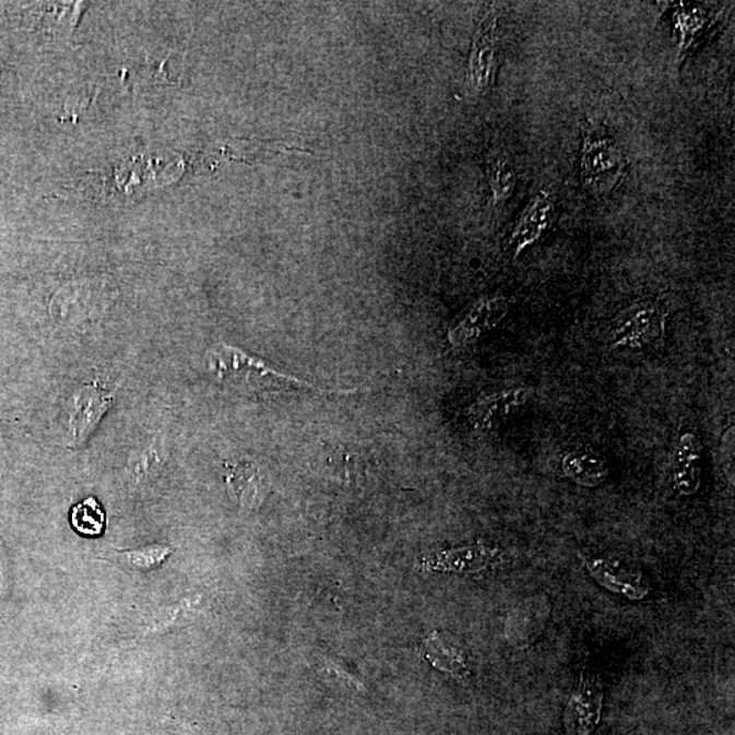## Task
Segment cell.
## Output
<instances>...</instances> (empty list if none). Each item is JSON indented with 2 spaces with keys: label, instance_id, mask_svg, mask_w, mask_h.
Here are the masks:
<instances>
[{
  "label": "cell",
  "instance_id": "1",
  "mask_svg": "<svg viewBox=\"0 0 735 735\" xmlns=\"http://www.w3.org/2000/svg\"><path fill=\"white\" fill-rule=\"evenodd\" d=\"M209 369L220 381L225 384L246 389L251 392H282L309 391L320 395H349L358 390H323L320 387L298 380L293 376L276 372L259 358L246 355L236 347L221 345L209 357Z\"/></svg>",
  "mask_w": 735,
  "mask_h": 735
},
{
  "label": "cell",
  "instance_id": "2",
  "mask_svg": "<svg viewBox=\"0 0 735 735\" xmlns=\"http://www.w3.org/2000/svg\"><path fill=\"white\" fill-rule=\"evenodd\" d=\"M667 311L657 300H639L612 320L607 345L613 351L654 349L665 339Z\"/></svg>",
  "mask_w": 735,
  "mask_h": 735
},
{
  "label": "cell",
  "instance_id": "3",
  "mask_svg": "<svg viewBox=\"0 0 735 735\" xmlns=\"http://www.w3.org/2000/svg\"><path fill=\"white\" fill-rule=\"evenodd\" d=\"M626 159L615 140L600 127L585 125L580 151V179L591 192L613 190L626 170Z\"/></svg>",
  "mask_w": 735,
  "mask_h": 735
},
{
  "label": "cell",
  "instance_id": "4",
  "mask_svg": "<svg viewBox=\"0 0 735 735\" xmlns=\"http://www.w3.org/2000/svg\"><path fill=\"white\" fill-rule=\"evenodd\" d=\"M556 221L555 199L549 191L541 190L522 210L508 239L507 248L513 258H519L529 248L537 245L548 234Z\"/></svg>",
  "mask_w": 735,
  "mask_h": 735
},
{
  "label": "cell",
  "instance_id": "5",
  "mask_svg": "<svg viewBox=\"0 0 735 735\" xmlns=\"http://www.w3.org/2000/svg\"><path fill=\"white\" fill-rule=\"evenodd\" d=\"M604 687L601 678L590 671L580 674L578 687L569 698L564 726L568 735H589L601 721Z\"/></svg>",
  "mask_w": 735,
  "mask_h": 735
},
{
  "label": "cell",
  "instance_id": "6",
  "mask_svg": "<svg viewBox=\"0 0 735 735\" xmlns=\"http://www.w3.org/2000/svg\"><path fill=\"white\" fill-rule=\"evenodd\" d=\"M114 394L96 383L82 386L71 400L68 443L80 447L91 438L97 425L112 406Z\"/></svg>",
  "mask_w": 735,
  "mask_h": 735
},
{
  "label": "cell",
  "instance_id": "7",
  "mask_svg": "<svg viewBox=\"0 0 735 735\" xmlns=\"http://www.w3.org/2000/svg\"><path fill=\"white\" fill-rule=\"evenodd\" d=\"M508 309L510 306L505 297L481 298L451 325L449 331L451 345L458 347L477 341L507 317Z\"/></svg>",
  "mask_w": 735,
  "mask_h": 735
},
{
  "label": "cell",
  "instance_id": "8",
  "mask_svg": "<svg viewBox=\"0 0 735 735\" xmlns=\"http://www.w3.org/2000/svg\"><path fill=\"white\" fill-rule=\"evenodd\" d=\"M530 391L519 387V389L505 390L479 396L472 406L467 408V418L470 425L479 434H489L496 429L515 413L519 407L526 405Z\"/></svg>",
  "mask_w": 735,
  "mask_h": 735
},
{
  "label": "cell",
  "instance_id": "9",
  "mask_svg": "<svg viewBox=\"0 0 735 735\" xmlns=\"http://www.w3.org/2000/svg\"><path fill=\"white\" fill-rule=\"evenodd\" d=\"M552 612L548 596H530L511 612L507 621V638L510 643L524 650L545 631Z\"/></svg>",
  "mask_w": 735,
  "mask_h": 735
},
{
  "label": "cell",
  "instance_id": "10",
  "mask_svg": "<svg viewBox=\"0 0 735 735\" xmlns=\"http://www.w3.org/2000/svg\"><path fill=\"white\" fill-rule=\"evenodd\" d=\"M585 567L593 578L613 593L627 596L629 600H643L650 593V584L643 573L624 566L620 561L605 557L582 556Z\"/></svg>",
  "mask_w": 735,
  "mask_h": 735
},
{
  "label": "cell",
  "instance_id": "11",
  "mask_svg": "<svg viewBox=\"0 0 735 735\" xmlns=\"http://www.w3.org/2000/svg\"><path fill=\"white\" fill-rule=\"evenodd\" d=\"M703 447L693 432L679 436L672 457L671 479L679 496H692L701 484Z\"/></svg>",
  "mask_w": 735,
  "mask_h": 735
},
{
  "label": "cell",
  "instance_id": "12",
  "mask_svg": "<svg viewBox=\"0 0 735 735\" xmlns=\"http://www.w3.org/2000/svg\"><path fill=\"white\" fill-rule=\"evenodd\" d=\"M497 48V16L490 13L475 36L470 57V84L475 92H483L491 84Z\"/></svg>",
  "mask_w": 735,
  "mask_h": 735
},
{
  "label": "cell",
  "instance_id": "13",
  "mask_svg": "<svg viewBox=\"0 0 735 735\" xmlns=\"http://www.w3.org/2000/svg\"><path fill=\"white\" fill-rule=\"evenodd\" d=\"M226 484L232 497L245 508H257L261 505L269 489L262 469L248 461L230 464Z\"/></svg>",
  "mask_w": 735,
  "mask_h": 735
},
{
  "label": "cell",
  "instance_id": "14",
  "mask_svg": "<svg viewBox=\"0 0 735 735\" xmlns=\"http://www.w3.org/2000/svg\"><path fill=\"white\" fill-rule=\"evenodd\" d=\"M500 560L499 550L477 545L434 553L424 561V567L435 569V571L473 572L500 562Z\"/></svg>",
  "mask_w": 735,
  "mask_h": 735
},
{
  "label": "cell",
  "instance_id": "15",
  "mask_svg": "<svg viewBox=\"0 0 735 735\" xmlns=\"http://www.w3.org/2000/svg\"><path fill=\"white\" fill-rule=\"evenodd\" d=\"M561 467L569 479L585 488H595L604 484L609 475V467L604 458L590 450L567 452L562 458Z\"/></svg>",
  "mask_w": 735,
  "mask_h": 735
},
{
  "label": "cell",
  "instance_id": "16",
  "mask_svg": "<svg viewBox=\"0 0 735 735\" xmlns=\"http://www.w3.org/2000/svg\"><path fill=\"white\" fill-rule=\"evenodd\" d=\"M423 655L430 665L439 671L449 673L450 676L466 681L470 676L466 660L457 647L446 642L438 632H434L425 640Z\"/></svg>",
  "mask_w": 735,
  "mask_h": 735
},
{
  "label": "cell",
  "instance_id": "17",
  "mask_svg": "<svg viewBox=\"0 0 735 735\" xmlns=\"http://www.w3.org/2000/svg\"><path fill=\"white\" fill-rule=\"evenodd\" d=\"M674 33L677 38L678 58L688 54L696 43V38L703 35L707 26L712 24L711 16L699 8L679 5L673 15Z\"/></svg>",
  "mask_w": 735,
  "mask_h": 735
},
{
  "label": "cell",
  "instance_id": "18",
  "mask_svg": "<svg viewBox=\"0 0 735 735\" xmlns=\"http://www.w3.org/2000/svg\"><path fill=\"white\" fill-rule=\"evenodd\" d=\"M70 523L76 533L96 538L105 532V512L96 497H87L71 508Z\"/></svg>",
  "mask_w": 735,
  "mask_h": 735
},
{
  "label": "cell",
  "instance_id": "19",
  "mask_svg": "<svg viewBox=\"0 0 735 735\" xmlns=\"http://www.w3.org/2000/svg\"><path fill=\"white\" fill-rule=\"evenodd\" d=\"M491 197L497 206L505 204L515 191L518 176L515 167L506 156H497L491 159L488 168Z\"/></svg>",
  "mask_w": 735,
  "mask_h": 735
},
{
  "label": "cell",
  "instance_id": "20",
  "mask_svg": "<svg viewBox=\"0 0 735 735\" xmlns=\"http://www.w3.org/2000/svg\"><path fill=\"white\" fill-rule=\"evenodd\" d=\"M173 553L169 546L151 545L146 548L116 553V558L126 567L137 571H152L162 566Z\"/></svg>",
  "mask_w": 735,
  "mask_h": 735
}]
</instances>
